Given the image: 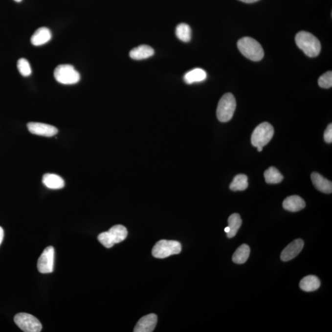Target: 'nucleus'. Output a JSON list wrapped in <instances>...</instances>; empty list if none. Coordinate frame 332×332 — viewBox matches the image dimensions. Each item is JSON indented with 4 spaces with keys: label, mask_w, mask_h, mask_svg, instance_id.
<instances>
[{
    "label": "nucleus",
    "mask_w": 332,
    "mask_h": 332,
    "mask_svg": "<svg viewBox=\"0 0 332 332\" xmlns=\"http://www.w3.org/2000/svg\"><path fill=\"white\" fill-rule=\"evenodd\" d=\"M295 42L298 47L308 57H317L321 52V43L310 32L305 31L298 32L296 35Z\"/></svg>",
    "instance_id": "nucleus-1"
},
{
    "label": "nucleus",
    "mask_w": 332,
    "mask_h": 332,
    "mask_svg": "<svg viewBox=\"0 0 332 332\" xmlns=\"http://www.w3.org/2000/svg\"><path fill=\"white\" fill-rule=\"evenodd\" d=\"M238 47L246 58L252 61H260L264 58V49L254 38L248 37L241 38L238 41Z\"/></svg>",
    "instance_id": "nucleus-2"
},
{
    "label": "nucleus",
    "mask_w": 332,
    "mask_h": 332,
    "mask_svg": "<svg viewBox=\"0 0 332 332\" xmlns=\"http://www.w3.org/2000/svg\"><path fill=\"white\" fill-rule=\"evenodd\" d=\"M128 236V230L125 226L117 224L111 227L108 231L100 233L98 236V240L106 248H111L115 244L126 240Z\"/></svg>",
    "instance_id": "nucleus-3"
},
{
    "label": "nucleus",
    "mask_w": 332,
    "mask_h": 332,
    "mask_svg": "<svg viewBox=\"0 0 332 332\" xmlns=\"http://www.w3.org/2000/svg\"><path fill=\"white\" fill-rule=\"evenodd\" d=\"M236 108L235 97L231 93H226L221 98L217 109L219 120L226 123L232 119Z\"/></svg>",
    "instance_id": "nucleus-4"
},
{
    "label": "nucleus",
    "mask_w": 332,
    "mask_h": 332,
    "mask_svg": "<svg viewBox=\"0 0 332 332\" xmlns=\"http://www.w3.org/2000/svg\"><path fill=\"white\" fill-rule=\"evenodd\" d=\"M181 243L176 241L161 240L155 245L152 255L156 259H165L173 255L180 254Z\"/></svg>",
    "instance_id": "nucleus-5"
},
{
    "label": "nucleus",
    "mask_w": 332,
    "mask_h": 332,
    "mask_svg": "<svg viewBox=\"0 0 332 332\" xmlns=\"http://www.w3.org/2000/svg\"><path fill=\"white\" fill-rule=\"evenodd\" d=\"M274 133V128L271 124L264 122L259 124L252 134L251 142L253 146L264 147L270 142Z\"/></svg>",
    "instance_id": "nucleus-6"
},
{
    "label": "nucleus",
    "mask_w": 332,
    "mask_h": 332,
    "mask_svg": "<svg viewBox=\"0 0 332 332\" xmlns=\"http://www.w3.org/2000/svg\"><path fill=\"white\" fill-rule=\"evenodd\" d=\"M54 78L62 85H75L80 80V75L74 68L68 64L60 65L55 69Z\"/></svg>",
    "instance_id": "nucleus-7"
},
{
    "label": "nucleus",
    "mask_w": 332,
    "mask_h": 332,
    "mask_svg": "<svg viewBox=\"0 0 332 332\" xmlns=\"http://www.w3.org/2000/svg\"><path fill=\"white\" fill-rule=\"evenodd\" d=\"M14 322L19 328L25 332H40L42 325L35 316L27 313H19L14 317Z\"/></svg>",
    "instance_id": "nucleus-8"
},
{
    "label": "nucleus",
    "mask_w": 332,
    "mask_h": 332,
    "mask_svg": "<svg viewBox=\"0 0 332 332\" xmlns=\"http://www.w3.org/2000/svg\"><path fill=\"white\" fill-rule=\"evenodd\" d=\"M54 248L49 246L44 250L38 259L37 267L38 271L42 274L52 273L54 269Z\"/></svg>",
    "instance_id": "nucleus-9"
},
{
    "label": "nucleus",
    "mask_w": 332,
    "mask_h": 332,
    "mask_svg": "<svg viewBox=\"0 0 332 332\" xmlns=\"http://www.w3.org/2000/svg\"><path fill=\"white\" fill-rule=\"evenodd\" d=\"M27 127L28 131L33 134L44 137H52L58 133V130L56 127L47 124L31 122L27 124Z\"/></svg>",
    "instance_id": "nucleus-10"
},
{
    "label": "nucleus",
    "mask_w": 332,
    "mask_h": 332,
    "mask_svg": "<svg viewBox=\"0 0 332 332\" xmlns=\"http://www.w3.org/2000/svg\"><path fill=\"white\" fill-rule=\"evenodd\" d=\"M303 246H304V242L302 240L298 239V240L293 241V242L289 243L282 252L281 259L283 262H288L294 259L302 251Z\"/></svg>",
    "instance_id": "nucleus-11"
},
{
    "label": "nucleus",
    "mask_w": 332,
    "mask_h": 332,
    "mask_svg": "<svg viewBox=\"0 0 332 332\" xmlns=\"http://www.w3.org/2000/svg\"><path fill=\"white\" fill-rule=\"evenodd\" d=\"M157 317L156 314H150L143 316L138 321L134 332H152L156 327Z\"/></svg>",
    "instance_id": "nucleus-12"
},
{
    "label": "nucleus",
    "mask_w": 332,
    "mask_h": 332,
    "mask_svg": "<svg viewBox=\"0 0 332 332\" xmlns=\"http://www.w3.org/2000/svg\"><path fill=\"white\" fill-rule=\"evenodd\" d=\"M283 205L286 211L295 212L304 209L306 203L299 196L293 195L287 198L284 200Z\"/></svg>",
    "instance_id": "nucleus-13"
},
{
    "label": "nucleus",
    "mask_w": 332,
    "mask_h": 332,
    "mask_svg": "<svg viewBox=\"0 0 332 332\" xmlns=\"http://www.w3.org/2000/svg\"><path fill=\"white\" fill-rule=\"evenodd\" d=\"M51 32L46 27H40L35 31L31 38V43L35 46H40L47 44L51 40Z\"/></svg>",
    "instance_id": "nucleus-14"
},
{
    "label": "nucleus",
    "mask_w": 332,
    "mask_h": 332,
    "mask_svg": "<svg viewBox=\"0 0 332 332\" xmlns=\"http://www.w3.org/2000/svg\"><path fill=\"white\" fill-rule=\"evenodd\" d=\"M311 180L314 186L317 190L322 193H331L332 192V183L331 181L324 178L321 174L313 173L311 174Z\"/></svg>",
    "instance_id": "nucleus-15"
},
{
    "label": "nucleus",
    "mask_w": 332,
    "mask_h": 332,
    "mask_svg": "<svg viewBox=\"0 0 332 332\" xmlns=\"http://www.w3.org/2000/svg\"><path fill=\"white\" fill-rule=\"evenodd\" d=\"M154 49L152 47L147 46V45H141L131 50L130 56L131 59L140 61V60L149 58L154 56Z\"/></svg>",
    "instance_id": "nucleus-16"
},
{
    "label": "nucleus",
    "mask_w": 332,
    "mask_h": 332,
    "mask_svg": "<svg viewBox=\"0 0 332 332\" xmlns=\"http://www.w3.org/2000/svg\"><path fill=\"white\" fill-rule=\"evenodd\" d=\"M43 183L47 188L52 190L61 189L65 185L63 178L54 174H46L43 177Z\"/></svg>",
    "instance_id": "nucleus-17"
},
{
    "label": "nucleus",
    "mask_w": 332,
    "mask_h": 332,
    "mask_svg": "<svg viewBox=\"0 0 332 332\" xmlns=\"http://www.w3.org/2000/svg\"><path fill=\"white\" fill-rule=\"evenodd\" d=\"M207 78V73L202 68H195L188 71L184 76V81L188 85L195 83L202 82Z\"/></svg>",
    "instance_id": "nucleus-18"
},
{
    "label": "nucleus",
    "mask_w": 332,
    "mask_h": 332,
    "mask_svg": "<svg viewBox=\"0 0 332 332\" xmlns=\"http://www.w3.org/2000/svg\"><path fill=\"white\" fill-rule=\"evenodd\" d=\"M321 286V282L316 276L310 275L305 277L300 283V288L305 292H313Z\"/></svg>",
    "instance_id": "nucleus-19"
},
{
    "label": "nucleus",
    "mask_w": 332,
    "mask_h": 332,
    "mask_svg": "<svg viewBox=\"0 0 332 332\" xmlns=\"http://www.w3.org/2000/svg\"><path fill=\"white\" fill-rule=\"evenodd\" d=\"M250 249L249 246L243 244L238 247L233 255V261L236 264H243L247 261L249 257Z\"/></svg>",
    "instance_id": "nucleus-20"
},
{
    "label": "nucleus",
    "mask_w": 332,
    "mask_h": 332,
    "mask_svg": "<svg viewBox=\"0 0 332 332\" xmlns=\"http://www.w3.org/2000/svg\"><path fill=\"white\" fill-rule=\"evenodd\" d=\"M228 227L230 228V231L227 233L228 238H232L237 234L239 229L240 228L242 224V220L241 219L240 215L238 214H233L229 217Z\"/></svg>",
    "instance_id": "nucleus-21"
},
{
    "label": "nucleus",
    "mask_w": 332,
    "mask_h": 332,
    "mask_svg": "<svg viewBox=\"0 0 332 332\" xmlns=\"http://www.w3.org/2000/svg\"><path fill=\"white\" fill-rule=\"evenodd\" d=\"M265 181L269 184H277L283 181L284 177L278 169L274 167H270L265 172Z\"/></svg>",
    "instance_id": "nucleus-22"
},
{
    "label": "nucleus",
    "mask_w": 332,
    "mask_h": 332,
    "mask_svg": "<svg viewBox=\"0 0 332 332\" xmlns=\"http://www.w3.org/2000/svg\"><path fill=\"white\" fill-rule=\"evenodd\" d=\"M248 178L244 174H239L234 178L230 184V188L233 192L236 191H243L248 187Z\"/></svg>",
    "instance_id": "nucleus-23"
},
{
    "label": "nucleus",
    "mask_w": 332,
    "mask_h": 332,
    "mask_svg": "<svg viewBox=\"0 0 332 332\" xmlns=\"http://www.w3.org/2000/svg\"><path fill=\"white\" fill-rule=\"evenodd\" d=\"M177 37L183 42H189L192 38V30L186 23H181L176 28Z\"/></svg>",
    "instance_id": "nucleus-24"
},
{
    "label": "nucleus",
    "mask_w": 332,
    "mask_h": 332,
    "mask_svg": "<svg viewBox=\"0 0 332 332\" xmlns=\"http://www.w3.org/2000/svg\"><path fill=\"white\" fill-rule=\"evenodd\" d=\"M18 68L21 75L25 77L32 74V68L27 59L23 58L19 59L18 62Z\"/></svg>",
    "instance_id": "nucleus-25"
},
{
    "label": "nucleus",
    "mask_w": 332,
    "mask_h": 332,
    "mask_svg": "<svg viewBox=\"0 0 332 332\" xmlns=\"http://www.w3.org/2000/svg\"><path fill=\"white\" fill-rule=\"evenodd\" d=\"M318 84L320 87L329 89L332 87V72L331 71H327L320 76L318 80Z\"/></svg>",
    "instance_id": "nucleus-26"
},
{
    "label": "nucleus",
    "mask_w": 332,
    "mask_h": 332,
    "mask_svg": "<svg viewBox=\"0 0 332 332\" xmlns=\"http://www.w3.org/2000/svg\"><path fill=\"white\" fill-rule=\"evenodd\" d=\"M324 140L327 143L332 142V124H330L324 132Z\"/></svg>",
    "instance_id": "nucleus-27"
},
{
    "label": "nucleus",
    "mask_w": 332,
    "mask_h": 332,
    "mask_svg": "<svg viewBox=\"0 0 332 332\" xmlns=\"http://www.w3.org/2000/svg\"><path fill=\"white\" fill-rule=\"evenodd\" d=\"M4 238V231L3 229L0 226V245L1 244L2 242H3Z\"/></svg>",
    "instance_id": "nucleus-28"
},
{
    "label": "nucleus",
    "mask_w": 332,
    "mask_h": 332,
    "mask_svg": "<svg viewBox=\"0 0 332 332\" xmlns=\"http://www.w3.org/2000/svg\"><path fill=\"white\" fill-rule=\"evenodd\" d=\"M240 1H243V3H255V2L259 1V0H240Z\"/></svg>",
    "instance_id": "nucleus-29"
},
{
    "label": "nucleus",
    "mask_w": 332,
    "mask_h": 332,
    "mask_svg": "<svg viewBox=\"0 0 332 332\" xmlns=\"http://www.w3.org/2000/svg\"><path fill=\"white\" fill-rule=\"evenodd\" d=\"M229 231H230V228H229L228 226L226 227V228H224V232L227 234L229 233Z\"/></svg>",
    "instance_id": "nucleus-30"
},
{
    "label": "nucleus",
    "mask_w": 332,
    "mask_h": 332,
    "mask_svg": "<svg viewBox=\"0 0 332 332\" xmlns=\"http://www.w3.org/2000/svg\"><path fill=\"white\" fill-rule=\"evenodd\" d=\"M257 149L258 152H260L262 151L263 147H257Z\"/></svg>",
    "instance_id": "nucleus-31"
}]
</instances>
